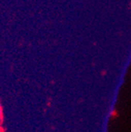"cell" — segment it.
<instances>
[{"label": "cell", "mask_w": 131, "mask_h": 132, "mask_svg": "<svg viewBox=\"0 0 131 132\" xmlns=\"http://www.w3.org/2000/svg\"><path fill=\"white\" fill-rule=\"evenodd\" d=\"M2 115H3V110H2V106L0 105V118H2Z\"/></svg>", "instance_id": "1"}, {"label": "cell", "mask_w": 131, "mask_h": 132, "mask_svg": "<svg viewBox=\"0 0 131 132\" xmlns=\"http://www.w3.org/2000/svg\"><path fill=\"white\" fill-rule=\"evenodd\" d=\"M0 127H1V118H0Z\"/></svg>", "instance_id": "2"}, {"label": "cell", "mask_w": 131, "mask_h": 132, "mask_svg": "<svg viewBox=\"0 0 131 132\" xmlns=\"http://www.w3.org/2000/svg\"><path fill=\"white\" fill-rule=\"evenodd\" d=\"M0 132H3V130H2V129H1V128H0Z\"/></svg>", "instance_id": "3"}]
</instances>
